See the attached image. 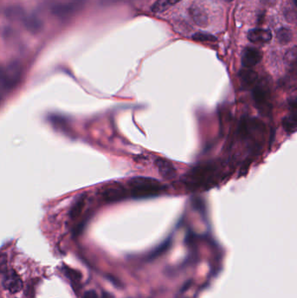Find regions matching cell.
I'll use <instances>...</instances> for the list:
<instances>
[{
	"mask_svg": "<svg viewBox=\"0 0 297 298\" xmlns=\"http://www.w3.org/2000/svg\"><path fill=\"white\" fill-rule=\"evenodd\" d=\"M127 189L129 196L134 199H147L160 196L164 192L166 187L156 179L138 176L130 179Z\"/></svg>",
	"mask_w": 297,
	"mask_h": 298,
	"instance_id": "6da1fadb",
	"label": "cell"
},
{
	"mask_svg": "<svg viewBox=\"0 0 297 298\" xmlns=\"http://www.w3.org/2000/svg\"><path fill=\"white\" fill-rule=\"evenodd\" d=\"M216 169L211 164L199 165L186 175V180L192 188L207 187L214 183Z\"/></svg>",
	"mask_w": 297,
	"mask_h": 298,
	"instance_id": "7a4b0ae2",
	"label": "cell"
},
{
	"mask_svg": "<svg viewBox=\"0 0 297 298\" xmlns=\"http://www.w3.org/2000/svg\"><path fill=\"white\" fill-rule=\"evenodd\" d=\"M251 89L252 98L256 107L263 114H270L272 110L271 94L270 87L267 85V83L259 78L257 83Z\"/></svg>",
	"mask_w": 297,
	"mask_h": 298,
	"instance_id": "3957f363",
	"label": "cell"
},
{
	"mask_svg": "<svg viewBox=\"0 0 297 298\" xmlns=\"http://www.w3.org/2000/svg\"><path fill=\"white\" fill-rule=\"evenodd\" d=\"M99 196L106 203H115L125 200L129 196V191L122 183L114 182L102 187L99 190Z\"/></svg>",
	"mask_w": 297,
	"mask_h": 298,
	"instance_id": "277c9868",
	"label": "cell"
},
{
	"mask_svg": "<svg viewBox=\"0 0 297 298\" xmlns=\"http://www.w3.org/2000/svg\"><path fill=\"white\" fill-rule=\"evenodd\" d=\"M87 0H70L67 3H59L52 8V13L60 19H69L85 7Z\"/></svg>",
	"mask_w": 297,
	"mask_h": 298,
	"instance_id": "5b68a950",
	"label": "cell"
},
{
	"mask_svg": "<svg viewBox=\"0 0 297 298\" xmlns=\"http://www.w3.org/2000/svg\"><path fill=\"white\" fill-rule=\"evenodd\" d=\"M2 284L5 290H9L12 293H18L22 290L23 282L20 278V275L14 271H10L4 274V278L2 280Z\"/></svg>",
	"mask_w": 297,
	"mask_h": 298,
	"instance_id": "8992f818",
	"label": "cell"
},
{
	"mask_svg": "<svg viewBox=\"0 0 297 298\" xmlns=\"http://www.w3.org/2000/svg\"><path fill=\"white\" fill-rule=\"evenodd\" d=\"M262 59V52L257 48L246 47L242 56V63L245 68H251L256 66Z\"/></svg>",
	"mask_w": 297,
	"mask_h": 298,
	"instance_id": "52a82bcc",
	"label": "cell"
},
{
	"mask_svg": "<svg viewBox=\"0 0 297 298\" xmlns=\"http://www.w3.org/2000/svg\"><path fill=\"white\" fill-rule=\"evenodd\" d=\"M189 14L191 16L194 22L199 27H206L208 25V17L207 12L201 5L198 4H192L189 7Z\"/></svg>",
	"mask_w": 297,
	"mask_h": 298,
	"instance_id": "ba28073f",
	"label": "cell"
},
{
	"mask_svg": "<svg viewBox=\"0 0 297 298\" xmlns=\"http://www.w3.org/2000/svg\"><path fill=\"white\" fill-rule=\"evenodd\" d=\"M282 126L287 133H292L297 129V100L290 101V114L282 120Z\"/></svg>",
	"mask_w": 297,
	"mask_h": 298,
	"instance_id": "9c48e42d",
	"label": "cell"
},
{
	"mask_svg": "<svg viewBox=\"0 0 297 298\" xmlns=\"http://www.w3.org/2000/svg\"><path fill=\"white\" fill-rule=\"evenodd\" d=\"M248 39L252 43L266 44L272 39V33L265 29H253L248 31Z\"/></svg>",
	"mask_w": 297,
	"mask_h": 298,
	"instance_id": "30bf717a",
	"label": "cell"
},
{
	"mask_svg": "<svg viewBox=\"0 0 297 298\" xmlns=\"http://www.w3.org/2000/svg\"><path fill=\"white\" fill-rule=\"evenodd\" d=\"M155 165L160 174L164 178L171 179L173 177L175 176L176 169L172 164V162L163 158H158L155 161Z\"/></svg>",
	"mask_w": 297,
	"mask_h": 298,
	"instance_id": "8fae6325",
	"label": "cell"
},
{
	"mask_svg": "<svg viewBox=\"0 0 297 298\" xmlns=\"http://www.w3.org/2000/svg\"><path fill=\"white\" fill-rule=\"evenodd\" d=\"M240 80L243 88L251 89L258 81V74L254 71L246 68L240 72Z\"/></svg>",
	"mask_w": 297,
	"mask_h": 298,
	"instance_id": "7c38bea8",
	"label": "cell"
},
{
	"mask_svg": "<svg viewBox=\"0 0 297 298\" xmlns=\"http://www.w3.org/2000/svg\"><path fill=\"white\" fill-rule=\"evenodd\" d=\"M86 204H87V196L84 194L75 200L74 203L71 208V218L74 220L78 219V217L82 215L84 209L86 208Z\"/></svg>",
	"mask_w": 297,
	"mask_h": 298,
	"instance_id": "4fadbf2b",
	"label": "cell"
},
{
	"mask_svg": "<svg viewBox=\"0 0 297 298\" xmlns=\"http://www.w3.org/2000/svg\"><path fill=\"white\" fill-rule=\"evenodd\" d=\"M180 0H157L154 4H152V12L155 13L163 12L168 8L172 6L173 4H177Z\"/></svg>",
	"mask_w": 297,
	"mask_h": 298,
	"instance_id": "5bb4252c",
	"label": "cell"
},
{
	"mask_svg": "<svg viewBox=\"0 0 297 298\" xmlns=\"http://www.w3.org/2000/svg\"><path fill=\"white\" fill-rule=\"evenodd\" d=\"M276 38L282 45L290 43L293 39V32L289 28L282 27L276 31Z\"/></svg>",
	"mask_w": 297,
	"mask_h": 298,
	"instance_id": "9a60e30c",
	"label": "cell"
},
{
	"mask_svg": "<svg viewBox=\"0 0 297 298\" xmlns=\"http://www.w3.org/2000/svg\"><path fill=\"white\" fill-rule=\"evenodd\" d=\"M25 26L27 28L28 31L33 32V33H37L41 30L42 23L39 19H37L35 17H31L25 20Z\"/></svg>",
	"mask_w": 297,
	"mask_h": 298,
	"instance_id": "2e32d148",
	"label": "cell"
},
{
	"mask_svg": "<svg viewBox=\"0 0 297 298\" xmlns=\"http://www.w3.org/2000/svg\"><path fill=\"white\" fill-rule=\"evenodd\" d=\"M192 39L198 42H215L216 38L215 36L207 33V32H196V34L192 36Z\"/></svg>",
	"mask_w": 297,
	"mask_h": 298,
	"instance_id": "e0dca14e",
	"label": "cell"
},
{
	"mask_svg": "<svg viewBox=\"0 0 297 298\" xmlns=\"http://www.w3.org/2000/svg\"><path fill=\"white\" fill-rule=\"evenodd\" d=\"M63 270H64V272H65V274H66L67 277L72 280V281H74V282H79L80 281V279H81L80 272L74 271V270L70 269L69 267L67 266H64Z\"/></svg>",
	"mask_w": 297,
	"mask_h": 298,
	"instance_id": "ac0fdd59",
	"label": "cell"
},
{
	"mask_svg": "<svg viewBox=\"0 0 297 298\" xmlns=\"http://www.w3.org/2000/svg\"><path fill=\"white\" fill-rule=\"evenodd\" d=\"M7 15L10 18H18L21 15V10L19 7L11 8L9 11H7Z\"/></svg>",
	"mask_w": 297,
	"mask_h": 298,
	"instance_id": "d6986e66",
	"label": "cell"
},
{
	"mask_svg": "<svg viewBox=\"0 0 297 298\" xmlns=\"http://www.w3.org/2000/svg\"><path fill=\"white\" fill-rule=\"evenodd\" d=\"M7 269V258L6 255H0V273L4 272Z\"/></svg>",
	"mask_w": 297,
	"mask_h": 298,
	"instance_id": "ffe728a7",
	"label": "cell"
},
{
	"mask_svg": "<svg viewBox=\"0 0 297 298\" xmlns=\"http://www.w3.org/2000/svg\"><path fill=\"white\" fill-rule=\"evenodd\" d=\"M99 298L98 295L94 291V290H88L86 291L85 295H84V298Z\"/></svg>",
	"mask_w": 297,
	"mask_h": 298,
	"instance_id": "44dd1931",
	"label": "cell"
},
{
	"mask_svg": "<svg viewBox=\"0 0 297 298\" xmlns=\"http://www.w3.org/2000/svg\"><path fill=\"white\" fill-rule=\"evenodd\" d=\"M260 1L262 2V4H267V5L272 6V5H274V4L276 3V1H277V0H260Z\"/></svg>",
	"mask_w": 297,
	"mask_h": 298,
	"instance_id": "7402d4cb",
	"label": "cell"
},
{
	"mask_svg": "<svg viewBox=\"0 0 297 298\" xmlns=\"http://www.w3.org/2000/svg\"><path fill=\"white\" fill-rule=\"evenodd\" d=\"M102 298H114V297L113 295L108 293V292H104V293L102 294Z\"/></svg>",
	"mask_w": 297,
	"mask_h": 298,
	"instance_id": "603a6c76",
	"label": "cell"
},
{
	"mask_svg": "<svg viewBox=\"0 0 297 298\" xmlns=\"http://www.w3.org/2000/svg\"><path fill=\"white\" fill-rule=\"evenodd\" d=\"M225 1H227V2H232L233 0H225Z\"/></svg>",
	"mask_w": 297,
	"mask_h": 298,
	"instance_id": "cb8c5ba5",
	"label": "cell"
}]
</instances>
